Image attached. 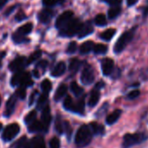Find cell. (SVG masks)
<instances>
[{"label":"cell","mask_w":148,"mask_h":148,"mask_svg":"<svg viewBox=\"0 0 148 148\" xmlns=\"http://www.w3.org/2000/svg\"><path fill=\"white\" fill-rule=\"evenodd\" d=\"M47 100H48V95H47V93H43L39 97V99H38V100L37 102V108L38 110H42L47 105Z\"/></svg>","instance_id":"83f0119b"},{"label":"cell","mask_w":148,"mask_h":148,"mask_svg":"<svg viewBox=\"0 0 148 148\" xmlns=\"http://www.w3.org/2000/svg\"><path fill=\"white\" fill-rule=\"evenodd\" d=\"M65 64H64V62H59V63H58L56 65H55V67L53 68V70H52V71H51V76H53V77H60V76H62L63 74L64 73V71H65Z\"/></svg>","instance_id":"e0dca14e"},{"label":"cell","mask_w":148,"mask_h":148,"mask_svg":"<svg viewBox=\"0 0 148 148\" xmlns=\"http://www.w3.org/2000/svg\"><path fill=\"white\" fill-rule=\"evenodd\" d=\"M16 97H18L20 99H25L26 97V91L25 87H20L16 92Z\"/></svg>","instance_id":"b9f144b4"},{"label":"cell","mask_w":148,"mask_h":148,"mask_svg":"<svg viewBox=\"0 0 148 148\" xmlns=\"http://www.w3.org/2000/svg\"><path fill=\"white\" fill-rule=\"evenodd\" d=\"M92 138V132L89 127V125H83L78 130L75 136V144L78 147L83 148L87 146Z\"/></svg>","instance_id":"7a4b0ae2"},{"label":"cell","mask_w":148,"mask_h":148,"mask_svg":"<svg viewBox=\"0 0 148 148\" xmlns=\"http://www.w3.org/2000/svg\"><path fill=\"white\" fill-rule=\"evenodd\" d=\"M27 65V59L25 57H19L14 59L9 65L12 71H20Z\"/></svg>","instance_id":"9c48e42d"},{"label":"cell","mask_w":148,"mask_h":148,"mask_svg":"<svg viewBox=\"0 0 148 148\" xmlns=\"http://www.w3.org/2000/svg\"><path fill=\"white\" fill-rule=\"evenodd\" d=\"M139 94H140V92L138 90H133L127 94V99H135L139 96Z\"/></svg>","instance_id":"ee69618b"},{"label":"cell","mask_w":148,"mask_h":148,"mask_svg":"<svg viewBox=\"0 0 148 148\" xmlns=\"http://www.w3.org/2000/svg\"><path fill=\"white\" fill-rule=\"evenodd\" d=\"M89 127L94 135H102L105 132V127L97 122H92L89 125Z\"/></svg>","instance_id":"ffe728a7"},{"label":"cell","mask_w":148,"mask_h":148,"mask_svg":"<svg viewBox=\"0 0 148 148\" xmlns=\"http://www.w3.org/2000/svg\"><path fill=\"white\" fill-rule=\"evenodd\" d=\"M38 94V92L37 91H34L33 92H32V94L31 95V98H30V102H29V106H32V104H33V102H34V100H35V96Z\"/></svg>","instance_id":"c3c4849f"},{"label":"cell","mask_w":148,"mask_h":148,"mask_svg":"<svg viewBox=\"0 0 148 148\" xmlns=\"http://www.w3.org/2000/svg\"><path fill=\"white\" fill-rule=\"evenodd\" d=\"M71 92H73V94L75 95V96H77V97L80 96V95L84 92L83 88L80 87L76 82H72V83L71 84Z\"/></svg>","instance_id":"f1b7e54d"},{"label":"cell","mask_w":148,"mask_h":148,"mask_svg":"<svg viewBox=\"0 0 148 148\" xmlns=\"http://www.w3.org/2000/svg\"><path fill=\"white\" fill-rule=\"evenodd\" d=\"M92 50L96 54H106L107 52L108 47L106 45L99 44V45H94Z\"/></svg>","instance_id":"f546056e"},{"label":"cell","mask_w":148,"mask_h":148,"mask_svg":"<svg viewBox=\"0 0 148 148\" xmlns=\"http://www.w3.org/2000/svg\"><path fill=\"white\" fill-rule=\"evenodd\" d=\"M1 129H2V124L0 123V131H1Z\"/></svg>","instance_id":"9f6ffc18"},{"label":"cell","mask_w":148,"mask_h":148,"mask_svg":"<svg viewBox=\"0 0 148 148\" xmlns=\"http://www.w3.org/2000/svg\"><path fill=\"white\" fill-rule=\"evenodd\" d=\"M50 148H59L60 147V141L57 137L52 138L50 140Z\"/></svg>","instance_id":"7bdbcfd3"},{"label":"cell","mask_w":148,"mask_h":148,"mask_svg":"<svg viewBox=\"0 0 148 148\" xmlns=\"http://www.w3.org/2000/svg\"><path fill=\"white\" fill-rule=\"evenodd\" d=\"M147 12H148V8H147V10H146V12H145V14H146Z\"/></svg>","instance_id":"680465c9"},{"label":"cell","mask_w":148,"mask_h":148,"mask_svg":"<svg viewBox=\"0 0 148 148\" xmlns=\"http://www.w3.org/2000/svg\"><path fill=\"white\" fill-rule=\"evenodd\" d=\"M94 71L90 65H86L81 74V81L84 85H91L94 81Z\"/></svg>","instance_id":"52a82bcc"},{"label":"cell","mask_w":148,"mask_h":148,"mask_svg":"<svg viewBox=\"0 0 148 148\" xmlns=\"http://www.w3.org/2000/svg\"><path fill=\"white\" fill-rule=\"evenodd\" d=\"M14 9H15V6H12V7H11V9H10L9 11H7V12L5 13V16H8V15H9V14H10V13H11Z\"/></svg>","instance_id":"f5cc1de1"},{"label":"cell","mask_w":148,"mask_h":148,"mask_svg":"<svg viewBox=\"0 0 148 148\" xmlns=\"http://www.w3.org/2000/svg\"><path fill=\"white\" fill-rule=\"evenodd\" d=\"M104 86H105V83H104V82H102V81H100V82L97 83V85H96L95 88H96V89H98V90H99V89L103 88Z\"/></svg>","instance_id":"681fc988"},{"label":"cell","mask_w":148,"mask_h":148,"mask_svg":"<svg viewBox=\"0 0 148 148\" xmlns=\"http://www.w3.org/2000/svg\"><path fill=\"white\" fill-rule=\"evenodd\" d=\"M11 148H32V146L27 138L25 137H23L18 139Z\"/></svg>","instance_id":"603a6c76"},{"label":"cell","mask_w":148,"mask_h":148,"mask_svg":"<svg viewBox=\"0 0 148 148\" xmlns=\"http://www.w3.org/2000/svg\"><path fill=\"white\" fill-rule=\"evenodd\" d=\"M115 33H116V30L113 29V28H110V29L105 31L103 33H101L100 38L103 40H105V41H109V40H111L113 38Z\"/></svg>","instance_id":"d4e9b609"},{"label":"cell","mask_w":148,"mask_h":148,"mask_svg":"<svg viewBox=\"0 0 148 148\" xmlns=\"http://www.w3.org/2000/svg\"><path fill=\"white\" fill-rule=\"evenodd\" d=\"M71 127L69 124L68 121H64V132L66 133V136H67V138L68 140H70V138L71 136Z\"/></svg>","instance_id":"ab89813d"},{"label":"cell","mask_w":148,"mask_h":148,"mask_svg":"<svg viewBox=\"0 0 148 148\" xmlns=\"http://www.w3.org/2000/svg\"><path fill=\"white\" fill-rule=\"evenodd\" d=\"M121 12L120 6H112V8L108 11V18L110 19L116 18Z\"/></svg>","instance_id":"4316f807"},{"label":"cell","mask_w":148,"mask_h":148,"mask_svg":"<svg viewBox=\"0 0 148 148\" xmlns=\"http://www.w3.org/2000/svg\"><path fill=\"white\" fill-rule=\"evenodd\" d=\"M99 99H100V93H99V91L98 89H95L91 93V96H90V99H89V101H88V104H89V106L91 107H94L99 101Z\"/></svg>","instance_id":"44dd1931"},{"label":"cell","mask_w":148,"mask_h":148,"mask_svg":"<svg viewBox=\"0 0 148 148\" xmlns=\"http://www.w3.org/2000/svg\"><path fill=\"white\" fill-rule=\"evenodd\" d=\"M121 114H122V111L121 110H119V109L115 110L114 112H112L111 114H109L106 117V124L107 125H113L114 123H116L119 120V119L120 118Z\"/></svg>","instance_id":"2e32d148"},{"label":"cell","mask_w":148,"mask_h":148,"mask_svg":"<svg viewBox=\"0 0 148 148\" xmlns=\"http://www.w3.org/2000/svg\"><path fill=\"white\" fill-rule=\"evenodd\" d=\"M47 65H48V62L46 60H42L37 64V68H41L43 70H45Z\"/></svg>","instance_id":"f6af8a7d"},{"label":"cell","mask_w":148,"mask_h":148,"mask_svg":"<svg viewBox=\"0 0 148 148\" xmlns=\"http://www.w3.org/2000/svg\"><path fill=\"white\" fill-rule=\"evenodd\" d=\"M0 65H1V57H0Z\"/></svg>","instance_id":"6f0895ef"},{"label":"cell","mask_w":148,"mask_h":148,"mask_svg":"<svg viewBox=\"0 0 148 148\" xmlns=\"http://www.w3.org/2000/svg\"><path fill=\"white\" fill-rule=\"evenodd\" d=\"M102 1H105V2H107V3H109V2H110V0H102Z\"/></svg>","instance_id":"11a10c76"},{"label":"cell","mask_w":148,"mask_h":148,"mask_svg":"<svg viewBox=\"0 0 148 148\" xmlns=\"http://www.w3.org/2000/svg\"><path fill=\"white\" fill-rule=\"evenodd\" d=\"M17 97L15 95L11 96V98L8 99L7 103H6V106H5V117H10L14 110H15V106H16V102H17Z\"/></svg>","instance_id":"5bb4252c"},{"label":"cell","mask_w":148,"mask_h":148,"mask_svg":"<svg viewBox=\"0 0 148 148\" xmlns=\"http://www.w3.org/2000/svg\"><path fill=\"white\" fill-rule=\"evenodd\" d=\"M7 1H8V0H0V10H1L5 5Z\"/></svg>","instance_id":"816d5d0a"},{"label":"cell","mask_w":148,"mask_h":148,"mask_svg":"<svg viewBox=\"0 0 148 148\" xmlns=\"http://www.w3.org/2000/svg\"><path fill=\"white\" fill-rule=\"evenodd\" d=\"M32 148H46L45 139L42 136H36L30 141Z\"/></svg>","instance_id":"ac0fdd59"},{"label":"cell","mask_w":148,"mask_h":148,"mask_svg":"<svg viewBox=\"0 0 148 148\" xmlns=\"http://www.w3.org/2000/svg\"><path fill=\"white\" fill-rule=\"evenodd\" d=\"M33 73H34V75L36 76V78H39V73H38V71L37 69H35L33 71Z\"/></svg>","instance_id":"db71d44e"},{"label":"cell","mask_w":148,"mask_h":148,"mask_svg":"<svg viewBox=\"0 0 148 148\" xmlns=\"http://www.w3.org/2000/svg\"><path fill=\"white\" fill-rule=\"evenodd\" d=\"M127 1V5L128 6H132L136 4L137 2V0H126Z\"/></svg>","instance_id":"f907efd6"},{"label":"cell","mask_w":148,"mask_h":148,"mask_svg":"<svg viewBox=\"0 0 148 148\" xmlns=\"http://www.w3.org/2000/svg\"><path fill=\"white\" fill-rule=\"evenodd\" d=\"M55 130L59 134H63L64 133V122L60 119L59 117H58V119H56V122H55Z\"/></svg>","instance_id":"8d00e7d4"},{"label":"cell","mask_w":148,"mask_h":148,"mask_svg":"<svg viewBox=\"0 0 148 148\" xmlns=\"http://www.w3.org/2000/svg\"><path fill=\"white\" fill-rule=\"evenodd\" d=\"M92 32H93L92 25V23L90 21H88L85 25H81V28H80V30L78 32V36H79V38H83L92 34Z\"/></svg>","instance_id":"4fadbf2b"},{"label":"cell","mask_w":148,"mask_h":148,"mask_svg":"<svg viewBox=\"0 0 148 148\" xmlns=\"http://www.w3.org/2000/svg\"><path fill=\"white\" fill-rule=\"evenodd\" d=\"M114 62L111 58H105L101 62V69L105 76H109L113 71Z\"/></svg>","instance_id":"30bf717a"},{"label":"cell","mask_w":148,"mask_h":148,"mask_svg":"<svg viewBox=\"0 0 148 148\" xmlns=\"http://www.w3.org/2000/svg\"><path fill=\"white\" fill-rule=\"evenodd\" d=\"M95 24L98 26H105L107 22H106V18L104 14H99L95 18Z\"/></svg>","instance_id":"e575fe53"},{"label":"cell","mask_w":148,"mask_h":148,"mask_svg":"<svg viewBox=\"0 0 148 148\" xmlns=\"http://www.w3.org/2000/svg\"><path fill=\"white\" fill-rule=\"evenodd\" d=\"M82 23L79 19H71L64 27L60 29V35L64 37H73L78 34L80 30Z\"/></svg>","instance_id":"277c9868"},{"label":"cell","mask_w":148,"mask_h":148,"mask_svg":"<svg viewBox=\"0 0 148 148\" xmlns=\"http://www.w3.org/2000/svg\"><path fill=\"white\" fill-rule=\"evenodd\" d=\"M41 54H42L41 51H36L35 52H33V53L29 57V58L27 59V64H32V63H33L34 61H36L39 57H41Z\"/></svg>","instance_id":"74e56055"},{"label":"cell","mask_w":148,"mask_h":148,"mask_svg":"<svg viewBox=\"0 0 148 148\" xmlns=\"http://www.w3.org/2000/svg\"><path fill=\"white\" fill-rule=\"evenodd\" d=\"M36 119H37V112L36 111H32V112H30L25 116V123L26 125H30L34 120H36Z\"/></svg>","instance_id":"836d02e7"},{"label":"cell","mask_w":148,"mask_h":148,"mask_svg":"<svg viewBox=\"0 0 148 148\" xmlns=\"http://www.w3.org/2000/svg\"><path fill=\"white\" fill-rule=\"evenodd\" d=\"M80 65H81V62H80L79 59H77V58H73V59H71V60L70 61L69 69H70V71H72V72H76V71L79 70V68L80 67Z\"/></svg>","instance_id":"4dcf8cb0"},{"label":"cell","mask_w":148,"mask_h":148,"mask_svg":"<svg viewBox=\"0 0 148 148\" xmlns=\"http://www.w3.org/2000/svg\"><path fill=\"white\" fill-rule=\"evenodd\" d=\"M20 132V126L19 125H18L17 123H13L9 125H7L5 130L3 131L2 133V138L5 141H11Z\"/></svg>","instance_id":"8992f818"},{"label":"cell","mask_w":148,"mask_h":148,"mask_svg":"<svg viewBox=\"0 0 148 148\" xmlns=\"http://www.w3.org/2000/svg\"><path fill=\"white\" fill-rule=\"evenodd\" d=\"M63 106H64V107L65 110L72 112L73 107H74V102H73L72 99H71L70 96H67V97L64 99V100Z\"/></svg>","instance_id":"1f68e13d"},{"label":"cell","mask_w":148,"mask_h":148,"mask_svg":"<svg viewBox=\"0 0 148 148\" xmlns=\"http://www.w3.org/2000/svg\"><path fill=\"white\" fill-rule=\"evenodd\" d=\"M41 88L43 90V92L45 93H47L51 90L52 88V85H51V82L49 80V79H45L42 83H41Z\"/></svg>","instance_id":"d590c367"},{"label":"cell","mask_w":148,"mask_h":148,"mask_svg":"<svg viewBox=\"0 0 148 148\" xmlns=\"http://www.w3.org/2000/svg\"><path fill=\"white\" fill-rule=\"evenodd\" d=\"M0 105H1V98H0Z\"/></svg>","instance_id":"91938a15"},{"label":"cell","mask_w":148,"mask_h":148,"mask_svg":"<svg viewBox=\"0 0 148 148\" xmlns=\"http://www.w3.org/2000/svg\"><path fill=\"white\" fill-rule=\"evenodd\" d=\"M48 130V127L45 126L41 121L34 120L32 123H31L28 126V131L30 132H46Z\"/></svg>","instance_id":"8fae6325"},{"label":"cell","mask_w":148,"mask_h":148,"mask_svg":"<svg viewBox=\"0 0 148 148\" xmlns=\"http://www.w3.org/2000/svg\"><path fill=\"white\" fill-rule=\"evenodd\" d=\"M66 92H67V86L64 85V84H61L58 87V89H57V91H56V92L54 94V99H55V101L61 100L64 98V96H65Z\"/></svg>","instance_id":"d6986e66"},{"label":"cell","mask_w":148,"mask_h":148,"mask_svg":"<svg viewBox=\"0 0 148 148\" xmlns=\"http://www.w3.org/2000/svg\"><path fill=\"white\" fill-rule=\"evenodd\" d=\"M32 28H33V25H32V23H27V24H25V25H22L21 27H19L18 29V33H20V34H22V35H27V34H29L30 32H32Z\"/></svg>","instance_id":"484cf974"},{"label":"cell","mask_w":148,"mask_h":148,"mask_svg":"<svg viewBox=\"0 0 148 148\" xmlns=\"http://www.w3.org/2000/svg\"><path fill=\"white\" fill-rule=\"evenodd\" d=\"M12 40L16 43V44H20V43H24L28 41V39L25 38V35H22L20 33H18V32H16L15 33H13L12 35Z\"/></svg>","instance_id":"d6a6232c"},{"label":"cell","mask_w":148,"mask_h":148,"mask_svg":"<svg viewBox=\"0 0 148 148\" xmlns=\"http://www.w3.org/2000/svg\"><path fill=\"white\" fill-rule=\"evenodd\" d=\"M122 3V0H110V2L108 4H110L112 6H119Z\"/></svg>","instance_id":"7dc6e473"},{"label":"cell","mask_w":148,"mask_h":148,"mask_svg":"<svg viewBox=\"0 0 148 148\" xmlns=\"http://www.w3.org/2000/svg\"><path fill=\"white\" fill-rule=\"evenodd\" d=\"M52 17H53V12L50 8L44 9L38 13V20L43 24H47L48 22H50Z\"/></svg>","instance_id":"7c38bea8"},{"label":"cell","mask_w":148,"mask_h":148,"mask_svg":"<svg viewBox=\"0 0 148 148\" xmlns=\"http://www.w3.org/2000/svg\"><path fill=\"white\" fill-rule=\"evenodd\" d=\"M72 17H73V12L71 11H66L63 12L61 15H59V17L56 20V24H55L56 27L59 30L62 29L72 19Z\"/></svg>","instance_id":"ba28073f"},{"label":"cell","mask_w":148,"mask_h":148,"mask_svg":"<svg viewBox=\"0 0 148 148\" xmlns=\"http://www.w3.org/2000/svg\"><path fill=\"white\" fill-rule=\"evenodd\" d=\"M64 2V0H43V4L46 7H51L56 5L62 4Z\"/></svg>","instance_id":"f35d334b"},{"label":"cell","mask_w":148,"mask_h":148,"mask_svg":"<svg viewBox=\"0 0 148 148\" xmlns=\"http://www.w3.org/2000/svg\"><path fill=\"white\" fill-rule=\"evenodd\" d=\"M51 120V109L48 105H46L42 111V115H41V122L47 127H49V125Z\"/></svg>","instance_id":"9a60e30c"},{"label":"cell","mask_w":148,"mask_h":148,"mask_svg":"<svg viewBox=\"0 0 148 148\" xmlns=\"http://www.w3.org/2000/svg\"><path fill=\"white\" fill-rule=\"evenodd\" d=\"M133 38V32H124L120 38L118 39L114 45V52L115 53H120L123 51V50L126 47V45L131 42V40Z\"/></svg>","instance_id":"5b68a950"},{"label":"cell","mask_w":148,"mask_h":148,"mask_svg":"<svg viewBox=\"0 0 148 148\" xmlns=\"http://www.w3.org/2000/svg\"><path fill=\"white\" fill-rule=\"evenodd\" d=\"M11 84L12 86H21V87H28L33 85V81L31 79V75L29 73L20 71H17V73L12 78Z\"/></svg>","instance_id":"3957f363"},{"label":"cell","mask_w":148,"mask_h":148,"mask_svg":"<svg viewBox=\"0 0 148 148\" xmlns=\"http://www.w3.org/2000/svg\"><path fill=\"white\" fill-rule=\"evenodd\" d=\"M72 112L75 113H79V114L84 113L85 112V98L84 97L79 99L77 103H74V107H73Z\"/></svg>","instance_id":"7402d4cb"},{"label":"cell","mask_w":148,"mask_h":148,"mask_svg":"<svg viewBox=\"0 0 148 148\" xmlns=\"http://www.w3.org/2000/svg\"><path fill=\"white\" fill-rule=\"evenodd\" d=\"M25 18H26V15H25L23 12H18V13L16 15V17H15V19H16L17 21H22V20H24V19H25Z\"/></svg>","instance_id":"bcb514c9"},{"label":"cell","mask_w":148,"mask_h":148,"mask_svg":"<svg viewBox=\"0 0 148 148\" xmlns=\"http://www.w3.org/2000/svg\"><path fill=\"white\" fill-rule=\"evenodd\" d=\"M77 48H78L77 43H76V42H74V41H72V42H71V43L69 44L66 52L69 53V54H72V53H74V52H76Z\"/></svg>","instance_id":"60d3db41"},{"label":"cell","mask_w":148,"mask_h":148,"mask_svg":"<svg viewBox=\"0 0 148 148\" xmlns=\"http://www.w3.org/2000/svg\"><path fill=\"white\" fill-rule=\"evenodd\" d=\"M148 139V134L145 132L126 133L123 137L122 148H132L135 145H138Z\"/></svg>","instance_id":"6da1fadb"},{"label":"cell","mask_w":148,"mask_h":148,"mask_svg":"<svg viewBox=\"0 0 148 148\" xmlns=\"http://www.w3.org/2000/svg\"><path fill=\"white\" fill-rule=\"evenodd\" d=\"M94 46V43L92 41H86L85 43H83L80 46V53L81 54H87L90 51H92Z\"/></svg>","instance_id":"cb8c5ba5"}]
</instances>
